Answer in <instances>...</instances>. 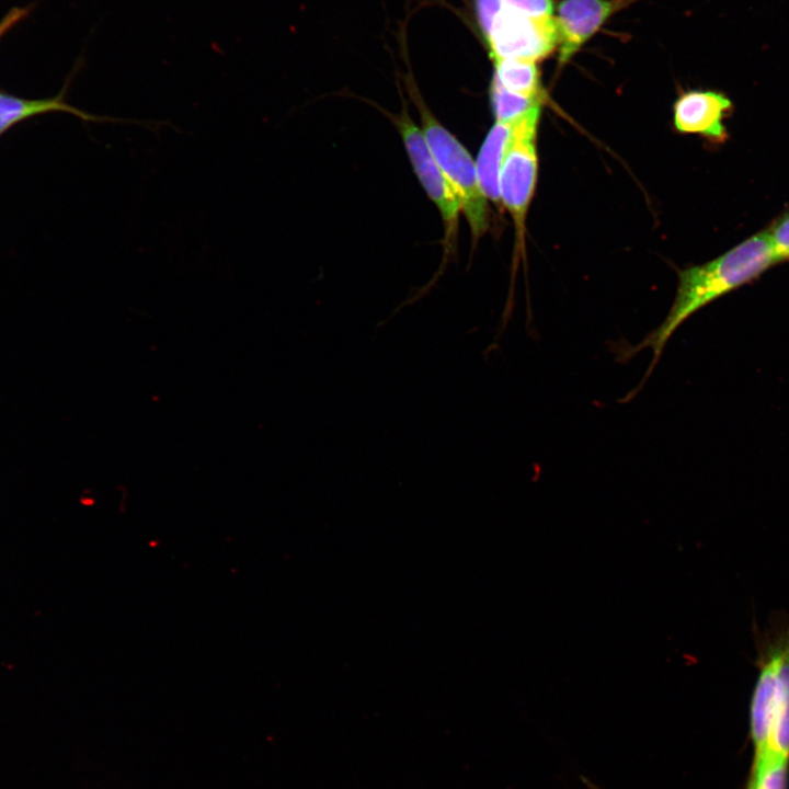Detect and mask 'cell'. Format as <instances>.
Wrapping results in <instances>:
<instances>
[{
	"label": "cell",
	"instance_id": "6da1fadb",
	"mask_svg": "<svg viewBox=\"0 0 789 789\" xmlns=\"http://www.w3.org/2000/svg\"><path fill=\"white\" fill-rule=\"evenodd\" d=\"M778 263L768 232H759L722 255L678 272L674 301L662 323L640 343H625L616 348L617 359L625 362L644 348H651L652 361L641 381L648 380L675 331L696 311L736 289Z\"/></svg>",
	"mask_w": 789,
	"mask_h": 789
},
{
	"label": "cell",
	"instance_id": "7a4b0ae2",
	"mask_svg": "<svg viewBox=\"0 0 789 789\" xmlns=\"http://www.w3.org/2000/svg\"><path fill=\"white\" fill-rule=\"evenodd\" d=\"M750 729L755 754L789 757V634L763 655L752 695Z\"/></svg>",
	"mask_w": 789,
	"mask_h": 789
},
{
	"label": "cell",
	"instance_id": "3957f363",
	"mask_svg": "<svg viewBox=\"0 0 789 789\" xmlns=\"http://www.w3.org/2000/svg\"><path fill=\"white\" fill-rule=\"evenodd\" d=\"M418 108L426 142L454 187L472 238L477 240L489 230L491 211L479 182L476 162L467 148L420 101Z\"/></svg>",
	"mask_w": 789,
	"mask_h": 789
},
{
	"label": "cell",
	"instance_id": "277c9868",
	"mask_svg": "<svg viewBox=\"0 0 789 789\" xmlns=\"http://www.w3.org/2000/svg\"><path fill=\"white\" fill-rule=\"evenodd\" d=\"M540 114L541 106H535L515 119V138L504 159L499 180L501 205L513 219L519 247L524 242L527 211L537 182L536 136Z\"/></svg>",
	"mask_w": 789,
	"mask_h": 789
},
{
	"label": "cell",
	"instance_id": "5b68a950",
	"mask_svg": "<svg viewBox=\"0 0 789 789\" xmlns=\"http://www.w3.org/2000/svg\"><path fill=\"white\" fill-rule=\"evenodd\" d=\"M490 57L537 61L548 57L559 45L554 16L529 18L502 8L484 36Z\"/></svg>",
	"mask_w": 789,
	"mask_h": 789
},
{
	"label": "cell",
	"instance_id": "8992f818",
	"mask_svg": "<svg viewBox=\"0 0 789 789\" xmlns=\"http://www.w3.org/2000/svg\"><path fill=\"white\" fill-rule=\"evenodd\" d=\"M413 171L425 193L435 204L446 229V240L457 230L461 205L459 198L433 156L422 129L414 124L408 112L403 110L392 116Z\"/></svg>",
	"mask_w": 789,
	"mask_h": 789
},
{
	"label": "cell",
	"instance_id": "52a82bcc",
	"mask_svg": "<svg viewBox=\"0 0 789 789\" xmlns=\"http://www.w3.org/2000/svg\"><path fill=\"white\" fill-rule=\"evenodd\" d=\"M631 0H561L557 8L559 66L567 64L605 22Z\"/></svg>",
	"mask_w": 789,
	"mask_h": 789
},
{
	"label": "cell",
	"instance_id": "ba28073f",
	"mask_svg": "<svg viewBox=\"0 0 789 789\" xmlns=\"http://www.w3.org/2000/svg\"><path fill=\"white\" fill-rule=\"evenodd\" d=\"M731 108L732 102L720 92L690 90L681 94L674 103V127L682 134H695L722 142L728 137L723 118Z\"/></svg>",
	"mask_w": 789,
	"mask_h": 789
},
{
	"label": "cell",
	"instance_id": "9c48e42d",
	"mask_svg": "<svg viewBox=\"0 0 789 789\" xmlns=\"http://www.w3.org/2000/svg\"><path fill=\"white\" fill-rule=\"evenodd\" d=\"M64 95L65 89L54 98L37 100L23 99L0 92V136L15 124L26 118L49 112L70 113L83 122L134 123L155 129L156 124L152 122H139L118 117L101 116L84 112L65 102Z\"/></svg>",
	"mask_w": 789,
	"mask_h": 789
},
{
	"label": "cell",
	"instance_id": "30bf717a",
	"mask_svg": "<svg viewBox=\"0 0 789 789\" xmlns=\"http://www.w3.org/2000/svg\"><path fill=\"white\" fill-rule=\"evenodd\" d=\"M515 138V119L495 122L485 136L476 167L481 188L489 201L500 207L499 180L504 159Z\"/></svg>",
	"mask_w": 789,
	"mask_h": 789
},
{
	"label": "cell",
	"instance_id": "8fae6325",
	"mask_svg": "<svg viewBox=\"0 0 789 789\" xmlns=\"http://www.w3.org/2000/svg\"><path fill=\"white\" fill-rule=\"evenodd\" d=\"M495 80L504 89L528 98L547 99L540 81L539 70L534 61L519 59L493 60Z\"/></svg>",
	"mask_w": 789,
	"mask_h": 789
},
{
	"label": "cell",
	"instance_id": "7c38bea8",
	"mask_svg": "<svg viewBox=\"0 0 789 789\" xmlns=\"http://www.w3.org/2000/svg\"><path fill=\"white\" fill-rule=\"evenodd\" d=\"M748 789H788V758L771 752L755 755Z\"/></svg>",
	"mask_w": 789,
	"mask_h": 789
},
{
	"label": "cell",
	"instance_id": "4fadbf2b",
	"mask_svg": "<svg viewBox=\"0 0 789 789\" xmlns=\"http://www.w3.org/2000/svg\"><path fill=\"white\" fill-rule=\"evenodd\" d=\"M490 101L495 122H512L535 106H542L544 101L511 92L492 79Z\"/></svg>",
	"mask_w": 789,
	"mask_h": 789
},
{
	"label": "cell",
	"instance_id": "5bb4252c",
	"mask_svg": "<svg viewBox=\"0 0 789 789\" xmlns=\"http://www.w3.org/2000/svg\"><path fill=\"white\" fill-rule=\"evenodd\" d=\"M503 7L529 18L553 16L552 0H502Z\"/></svg>",
	"mask_w": 789,
	"mask_h": 789
},
{
	"label": "cell",
	"instance_id": "9a60e30c",
	"mask_svg": "<svg viewBox=\"0 0 789 789\" xmlns=\"http://www.w3.org/2000/svg\"><path fill=\"white\" fill-rule=\"evenodd\" d=\"M768 232L774 254L779 262L789 259V214L779 220Z\"/></svg>",
	"mask_w": 789,
	"mask_h": 789
},
{
	"label": "cell",
	"instance_id": "2e32d148",
	"mask_svg": "<svg viewBox=\"0 0 789 789\" xmlns=\"http://www.w3.org/2000/svg\"><path fill=\"white\" fill-rule=\"evenodd\" d=\"M474 8L479 26L485 36L494 18L502 9V0H474Z\"/></svg>",
	"mask_w": 789,
	"mask_h": 789
}]
</instances>
